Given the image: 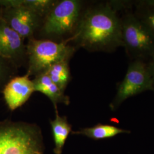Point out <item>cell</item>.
Wrapping results in <instances>:
<instances>
[{"instance_id":"1","label":"cell","mask_w":154,"mask_h":154,"mask_svg":"<svg viewBox=\"0 0 154 154\" xmlns=\"http://www.w3.org/2000/svg\"><path fill=\"white\" fill-rule=\"evenodd\" d=\"M74 38L90 51L112 53L123 46L119 14L110 1L91 6L85 11Z\"/></svg>"},{"instance_id":"2","label":"cell","mask_w":154,"mask_h":154,"mask_svg":"<svg viewBox=\"0 0 154 154\" xmlns=\"http://www.w3.org/2000/svg\"><path fill=\"white\" fill-rule=\"evenodd\" d=\"M122 39L130 61L147 63L154 56V35L132 11V1H118Z\"/></svg>"},{"instance_id":"3","label":"cell","mask_w":154,"mask_h":154,"mask_svg":"<svg viewBox=\"0 0 154 154\" xmlns=\"http://www.w3.org/2000/svg\"><path fill=\"white\" fill-rule=\"evenodd\" d=\"M41 131L34 125L0 122V154H43Z\"/></svg>"},{"instance_id":"4","label":"cell","mask_w":154,"mask_h":154,"mask_svg":"<svg viewBox=\"0 0 154 154\" xmlns=\"http://www.w3.org/2000/svg\"><path fill=\"white\" fill-rule=\"evenodd\" d=\"M74 51L66 43L32 39L28 45L29 75L41 74L57 62L68 61Z\"/></svg>"},{"instance_id":"5","label":"cell","mask_w":154,"mask_h":154,"mask_svg":"<svg viewBox=\"0 0 154 154\" xmlns=\"http://www.w3.org/2000/svg\"><path fill=\"white\" fill-rule=\"evenodd\" d=\"M152 79L147 63L142 61H130L126 74L118 83L116 93L110 108L114 111L127 99L147 91H152Z\"/></svg>"},{"instance_id":"6","label":"cell","mask_w":154,"mask_h":154,"mask_svg":"<svg viewBox=\"0 0 154 154\" xmlns=\"http://www.w3.org/2000/svg\"><path fill=\"white\" fill-rule=\"evenodd\" d=\"M82 2L63 0L52 8L45 22L44 31L48 35H62L70 32L81 19Z\"/></svg>"},{"instance_id":"7","label":"cell","mask_w":154,"mask_h":154,"mask_svg":"<svg viewBox=\"0 0 154 154\" xmlns=\"http://www.w3.org/2000/svg\"><path fill=\"white\" fill-rule=\"evenodd\" d=\"M38 15L30 9L22 7L4 8L1 18L22 38L33 34L37 26Z\"/></svg>"},{"instance_id":"8","label":"cell","mask_w":154,"mask_h":154,"mask_svg":"<svg viewBox=\"0 0 154 154\" xmlns=\"http://www.w3.org/2000/svg\"><path fill=\"white\" fill-rule=\"evenodd\" d=\"M29 74L16 77L6 85L3 94L6 103L11 111L22 106L35 91L33 81L29 79Z\"/></svg>"},{"instance_id":"9","label":"cell","mask_w":154,"mask_h":154,"mask_svg":"<svg viewBox=\"0 0 154 154\" xmlns=\"http://www.w3.org/2000/svg\"><path fill=\"white\" fill-rule=\"evenodd\" d=\"M23 50V38L0 18V56L14 61L22 55Z\"/></svg>"},{"instance_id":"10","label":"cell","mask_w":154,"mask_h":154,"mask_svg":"<svg viewBox=\"0 0 154 154\" xmlns=\"http://www.w3.org/2000/svg\"><path fill=\"white\" fill-rule=\"evenodd\" d=\"M33 82L35 91L41 92L46 95L53 103L55 110H57L58 103L69 104V98L51 80L45 72L39 74Z\"/></svg>"},{"instance_id":"11","label":"cell","mask_w":154,"mask_h":154,"mask_svg":"<svg viewBox=\"0 0 154 154\" xmlns=\"http://www.w3.org/2000/svg\"><path fill=\"white\" fill-rule=\"evenodd\" d=\"M55 111V118L50 121L55 144L54 152L55 154H61L66 140L72 132V126L68 123L66 116H61L57 110Z\"/></svg>"},{"instance_id":"12","label":"cell","mask_w":154,"mask_h":154,"mask_svg":"<svg viewBox=\"0 0 154 154\" xmlns=\"http://www.w3.org/2000/svg\"><path fill=\"white\" fill-rule=\"evenodd\" d=\"M132 11L154 35V0L132 1Z\"/></svg>"},{"instance_id":"13","label":"cell","mask_w":154,"mask_h":154,"mask_svg":"<svg viewBox=\"0 0 154 154\" xmlns=\"http://www.w3.org/2000/svg\"><path fill=\"white\" fill-rule=\"evenodd\" d=\"M129 132L128 130H123L112 125L98 124L91 127L85 128L77 131H73L72 134L82 135L94 140H102L114 137L122 133Z\"/></svg>"},{"instance_id":"14","label":"cell","mask_w":154,"mask_h":154,"mask_svg":"<svg viewBox=\"0 0 154 154\" xmlns=\"http://www.w3.org/2000/svg\"><path fill=\"white\" fill-rule=\"evenodd\" d=\"M53 2L49 0H3L0 1V6L4 8L22 7L41 16L49 11Z\"/></svg>"},{"instance_id":"15","label":"cell","mask_w":154,"mask_h":154,"mask_svg":"<svg viewBox=\"0 0 154 154\" xmlns=\"http://www.w3.org/2000/svg\"><path fill=\"white\" fill-rule=\"evenodd\" d=\"M45 72L60 89L64 92L70 79L68 61L55 63L49 67Z\"/></svg>"},{"instance_id":"16","label":"cell","mask_w":154,"mask_h":154,"mask_svg":"<svg viewBox=\"0 0 154 154\" xmlns=\"http://www.w3.org/2000/svg\"><path fill=\"white\" fill-rule=\"evenodd\" d=\"M6 70L7 67L5 62V58L0 56V83L5 77Z\"/></svg>"},{"instance_id":"17","label":"cell","mask_w":154,"mask_h":154,"mask_svg":"<svg viewBox=\"0 0 154 154\" xmlns=\"http://www.w3.org/2000/svg\"><path fill=\"white\" fill-rule=\"evenodd\" d=\"M146 63L147 65L149 73L150 74V76L152 79V88H153L152 91L154 92V56Z\"/></svg>"},{"instance_id":"18","label":"cell","mask_w":154,"mask_h":154,"mask_svg":"<svg viewBox=\"0 0 154 154\" xmlns=\"http://www.w3.org/2000/svg\"><path fill=\"white\" fill-rule=\"evenodd\" d=\"M1 8H2L0 6V18H1V15H2V9H1Z\"/></svg>"}]
</instances>
